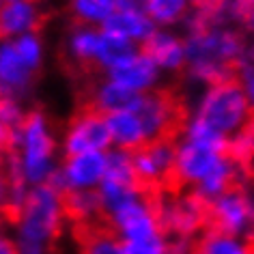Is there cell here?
I'll list each match as a JSON object with an SVG mask.
<instances>
[{
    "label": "cell",
    "instance_id": "6da1fadb",
    "mask_svg": "<svg viewBox=\"0 0 254 254\" xmlns=\"http://www.w3.org/2000/svg\"><path fill=\"white\" fill-rule=\"evenodd\" d=\"M136 114L144 125L147 142L164 140L181 144V138L190 129L188 99L179 84L160 86L142 93V104Z\"/></svg>",
    "mask_w": 254,
    "mask_h": 254
},
{
    "label": "cell",
    "instance_id": "7a4b0ae2",
    "mask_svg": "<svg viewBox=\"0 0 254 254\" xmlns=\"http://www.w3.org/2000/svg\"><path fill=\"white\" fill-rule=\"evenodd\" d=\"M252 114L254 106L248 97L244 78H231L218 84H209V91L205 93L198 108V119L224 136H237L252 119Z\"/></svg>",
    "mask_w": 254,
    "mask_h": 254
},
{
    "label": "cell",
    "instance_id": "3957f363",
    "mask_svg": "<svg viewBox=\"0 0 254 254\" xmlns=\"http://www.w3.org/2000/svg\"><path fill=\"white\" fill-rule=\"evenodd\" d=\"M54 155V138L48 131L46 114L41 110H30L24 114L22 125V160L24 175L28 183H46L54 173L50 166Z\"/></svg>",
    "mask_w": 254,
    "mask_h": 254
},
{
    "label": "cell",
    "instance_id": "277c9868",
    "mask_svg": "<svg viewBox=\"0 0 254 254\" xmlns=\"http://www.w3.org/2000/svg\"><path fill=\"white\" fill-rule=\"evenodd\" d=\"M112 142V131L108 125V114L99 112L97 108L86 104H75V112L67 123L65 131V157L104 151Z\"/></svg>",
    "mask_w": 254,
    "mask_h": 254
},
{
    "label": "cell",
    "instance_id": "5b68a950",
    "mask_svg": "<svg viewBox=\"0 0 254 254\" xmlns=\"http://www.w3.org/2000/svg\"><path fill=\"white\" fill-rule=\"evenodd\" d=\"M254 231V198L250 188H235L211 200L209 220L205 233H218L226 237H237L246 233V237Z\"/></svg>",
    "mask_w": 254,
    "mask_h": 254
},
{
    "label": "cell",
    "instance_id": "8992f818",
    "mask_svg": "<svg viewBox=\"0 0 254 254\" xmlns=\"http://www.w3.org/2000/svg\"><path fill=\"white\" fill-rule=\"evenodd\" d=\"M224 160L213 149H207L196 142H181L177 151V179H179L183 192L194 190L202 183L209 175L218 168V164Z\"/></svg>",
    "mask_w": 254,
    "mask_h": 254
},
{
    "label": "cell",
    "instance_id": "52a82bcc",
    "mask_svg": "<svg viewBox=\"0 0 254 254\" xmlns=\"http://www.w3.org/2000/svg\"><path fill=\"white\" fill-rule=\"evenodd\" d=\"M48 15L37 7V2H2L0 28L2 39L15 35H37L46 26Z\"/></svg>",
    "mask_w": 254,
    "mask_h": 254
},
{
    "label": "cell",
    "instance_id": "ba28073f",
    "mask_svg": "<svg viewBox=\"0 0 254 254\" xmlns=\"http://www.w3.org/2000/svg\"><path fill=\"white\" fill-rule=\"evenodd\" d=\"M108 157L101 151H93V153H82L69 160H63V170H65L69 183L75 190H91L104 181L106 177Z\"/></svg>",
    "mask_w": 254,
    "mask_h": 254
},
{
    "label": "cell",
    "instance_id": "9c48e42d",
    "mask_svg": "<svg viewBox=\"0 0 254 254\" xmlns=\"http://www.w3.org/2000/svg\"><path fill=\"white\" fill-rule=\"evenodd\" d=\"M140 54L153 59L157 65L166 69H183L186 67V43L173 35L155 30L140 43Z\"/></svg>",
    "mask_w": 254,
    "mask_h": 254
},
{
    "label": "cell",
    "instance_id": "30bf717a",
    "mask_svg": "<svg viewBox=\"0 0 254 254\" xmlns=\"http://www.w3.org/2000/svg\"><path fill=\"white\" fill-rule=\"evenodd\" d=\"M155 78H157V63L144 54H138L136 59L127 61L125 65L110 69L112 82L129 88V91H138V93L153 86Z\"/></svg>",
    "mask_w": 254,
    "mask_h": 254
},
{
    "label": "cell",
    "instance_id": "8fae6325",
    "mask_svg": "<svg viewBox=\"0 0 254 254\" xmlns=\"http://www.w3.org/2000/svg\"><path fill=\"white\" fill-rule=\"evenodd\" d=\"M0 69H2V97L15 99V95L26 91L35 78V69H30L20 59L15 48L7 41L2 46V67Z\"/></svg>",
    "mask_w": 254,
    "mask_h": 254
},
{
    "label": "cell",
    "instance_id": "7c38bea8",
    "mask_svg": "<svg viewBox=\"0 0 254 254\" xmlns=\"http://www.w3.org/2000/svg\"><path fill=\"white\" fill-rule=\"evenodd\" d=\"M108 125L112 131V140L119 149L136 151L138 147L147 144L144 125L136 112H112L108 114Z\"/></svg>",
    "mask_w": 254,
    "mask_h": 254
},
{
    "label": "cell",
    "instance_id": "4fadbf2b",
    "mask_svg": "<svg viewBox=\"0 0 254 254\" xmlns=\"http://www.w3.org/2000/svg\"><path fill=\"white\" fill-rule=\"evenodd\" d=\"M101 26H104V30H108V33L123 35L127 39H136L140 43L147 39L149 35L155 33L153 20H151L149 15L127 13V11H114Z\"/></svg>",
    "mask_w": 254,
    "mask_h": 254
},
{
    "label": "cell",
    "instance_id": "5bb4252c",
    "mask_svg": "<svg viewBox=\"0 0 254 254\" xmlns=\"http://www.w3.org/2000/svg\"><path fill=\"white\" fill-rule=\"evenodd\" d=\"M140 54L131 39H127L123 35L117 33H108V30H101V41H99V63L104 67H119L125 65L127 61L136 59Z\"/></svg>",
    "mask_w": 254,
    "mask_h": 254
},
{
    "label": "cell",
    "instance_id": "9a60e30c",
    "mask_svg": "<svg viewBox=\"0 0 254 254\" xmlns=\"http://www.w3.org/2000/svg\"><path fill=\"white\" fill-rule=\"evenodd\" d=\"M69 11L73 24L95 26L99 22L104 24L117 11V0H69Z\"/></svg>",
    "mask_w": 254,
    "mask_h": 254
},
{
    "label": "cell",
    "instance_id": "2e32d148",
    "mask_svg": "<svg viewBox=\"0 0 254 254\" xmlns=\"http://www.w3.org/2000/svg\"><path fill=\"white\" fill-rule=\"evenodd\" d=\"M196 254H246L244 246H239L233 237L218 233H200Z\"/></svg>",
    "mask_w": 254,
    "mask_h": 254
},
{
    "label": "cell",
    "instance_id": "e0dca14e",
    "mask_svg": "<svg viewBox=\"0 0 254 254\" xmlns=\"http://www.w3.org/2000/svg\"><path fill=\"white\" fill-rule=\"evenodd\" d=\"M190 0H149V17L157 24H175L188 11Z\"/></svg>",
    "mask_w": 254,
    "mask_h": 254
},
{
    "label": "cell",
    "instance_id": "ac0fdd59",
    "mask_svg": "<svg viewBox=\"0 0 254 254\" xmlns=\"http://www.w3.org/2000/svg\"><path fill=\"white\" fill-rule=\"evenodd\" d=\"M11 46L15 48V52L20 54V59L26 63L30 69H39L41 65V46H39V39L35 35H22L20 39H15Z\"/></svg>",
    "mask_w": 254,
    "mask_h": 254
},
{
    "label": "cell",
    "instance_id": "d6986e66",
    "mask_svg": "<svg viewBox=\"0 0 254 254\" xmlns=\"http://www.w3.org/2000/svg\"><path fill=\"white\" fill-rule=\"evenodd\" d=\"M123 252L125 254H168V244L164 241V237H153L144 241L123 239Z\"/></svg>",
    "mask_w": 254,
    "mask_h": 254
},
{
    "label": "cell",
    "instance_id": "ffe728a7",
    "mask_svg": "<svg viewBox=\"0 0 254 254\" xmlns=\"http://www.w3.org/2000/svg\"><path fill=\"white\" fill-rule=\"evenodd\" d=\"M231 13L248 33H254V0H233Z\"/></svg>",
    "mask_w": 254,
    "mask_h": 254
},
{
    "label": "cell",
    "instance_id": "44dd1931",
    "mask_svg": "<svg viewBox=\"0 0 254 254\" xmlns=\"http://www.w3.org/2000/svg\"><path fill=\"white\" fill-rule=\"evenodd\" d=\"M190 4L198 11V13L211 17V20L220 22L226 9V0H190Z\"/></svg>",
    "mask_w": 254,
    "mask_h": 254
},
{
    "label": "cell",
    "instance_id": "7402d4cb",
    "mask_svg": "<svg viewBox=\"0 0 254 254\" xmlns=\"http://www.w3.org/2000/svg\"><path fill=\"white\" fill-rule=\"evenodd\" d=\"M117 11L149 15V0H117Z\"/></svg>",
    "mask_w": 254,
    "mask_h": 254
},
{
    "label": "cell",
    "instance_id": "603a6c76",
    "mask_svg": "<svg viewBox=\"0 0 254 254\" xmlns=\"http://www.w3.org/2000/svg\"><path fill=\"white\" fill-rule=\"evenodd\" d=\"M244 252L246 254H254V231L246 237V244H244Z\"/></svg>",
    "mask_w": 254,
    "mask_h": 254
},
{
    "label": "cell",
    "instance_id": "cb8c5ba5",
    "mask_svg": "<svg viewBox=\"0 0 254 254\" xmlns=\"http://www.w3.org/2000/svg\"><path fill=\"white\" fill-rule=\"evenodd\" d=\"M244 84H246L248 97H250V101H252V106H254V80H246V82H244Z\"/></svg>",
    "mask_w": 254,
    "mask_h": 254
},
{
    "label": "cell",
    "instance_id": "d4e9b609",
    "mask_svg": "<svg viewBox=\"0 0 254 254\" xmlns=\"http://www.w3.org/2000/svg\"><path fill=\"white\" fill-rule=\"evenodd\" d=\"M2 2H37V0H2Z\"/></svg>",
    "mask_w": 254,
    "mask_h": 254
}]
</instances>
